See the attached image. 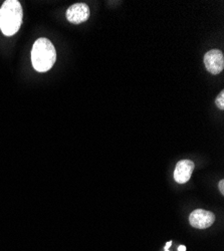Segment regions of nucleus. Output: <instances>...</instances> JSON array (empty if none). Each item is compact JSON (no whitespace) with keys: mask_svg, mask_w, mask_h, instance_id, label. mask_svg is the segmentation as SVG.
I'll return each instance as SVG.
<instances>
[{"mask_svg":"<svg viewBox=\"0 0 224 251\" xmlns=\"http://www.w3.org/2000/svg\"><path fill=\"white\" fill-rule=\"evenodd\" d=\"M165 251H169V250H165Z\"/></svg>","mask_w":224,"mask_h":251,"instance_id":"obj_11","label":"nucleus"},{"mask_svg":"<svg viewBox=\"0 0 224 251\" xmlns=\"http://www.w3.org/2000/svg\"><path fill=\"white\" fill-rule=\"evenodd\" d=\"M56 60V51L48 38H38L31 50V62L34 70L39 73L50 71Z\"/></svg>","mask_w":224,"mask_h":251,"instance_id":"obj_2","label":"nucleus"},{"mask_svg":"<svg viewBox=\"0 0 224 251\" xmlns=\"http://www.w3.org/2000/svg\"><path fill=\"white\" fill-rule=\"evenodd\" d=\"M218 188H219L220 193L223 195V194H224V180H220V181H219Z\"/></svg>","mask_w":224,"mask_h":251,"instance_id":"obj_8","label":"nucleus"},{"mask_svg":"<svg viewBox=\"0 0 224 251\" xmlns=\"http://www.w3.org/2000/svg\"><path fill=\"white\" fill-rule=\"evenodd\" d=\"M215 103L220 110H224V91L220 92V94L215 100Z\"/></svg>","mask_w":224,"mask_h":251,"instance_id":"obj_7","label":"nucleus"},{"mask_svg":"<svg viewBox=\"0 0 224 251\" xmlns=\"http://www.w3.org/2000/svg\"><path fill=\"white\" fill-rule=\"evenodd\" d=\"M24 11L17 0H6L0 8V29L6 36L15 34L23 24Z\"/></svg>","mask_w":224,"mask_h":251,"instance_id":"obj_1","label":"nucleus"},{"mask_svg":"<svg viewBox=\"0 0 224 251\" xmlns=\"http://www.w3.org/2000/svg\"><path fill=\"white\" fill-rule=\"evenodd\" d=\"M195 165L190 160H181L177 163L174 171V179L179 184L187 183L194 171Z\"/></svg>","mask_w":224,"mask_h":251,"instance_id":"obj_6","label":"nucleus"},{"mask_svg":"<svg viewBox=\"0 0 224 251\" xmlns=\"http://www.w3.org/2000/svg\"><path fill=\"white\" fill-rule=\"evenodd\" d=\"M178 251H186V247L184 245H180L178 247Z\"/></svg>","mask_w":224,"mask_h":251,"instance_id":"obj_9","label":"nucleus"},{"mask_svg":"<svg viewBox=\"0 0 224 251\" xmlns=\"http://www.w3.org/2000/svg\"><path fill=\"white\" fill-rule=\"evenodd\" d=\"M214 221L215 215L210 211L203 210V209L194 210L189 216V222L191 226L197 229H206L210 227Z\"/></svg>","mask_w":224,"mask_h":251,"instance_id":"obj_5","label":"nucleus"},{"mask_svg":"<svg viewBox=\"0 0 224 251\" xmlns=\"http://www.w3.org/2000/svg\"><path fill=\"white\" fill-rule=\"evenodd\" d=\"M171 245H172V241H168V242L166 243V245H165V250H168Z\"/></svg>","mask_w":224,"mask_h":251,"instance_id":"obj_10","label":"nucleus"},{"mask_svg":"<svg viewBox=\"0 0 224 251\" xmlns=\"http://www.w3.org/2000/svg\"><path fill=\"white\" fill-rule=\"evenodd\" d=\"M67 19L71 24L80 25L90 18V7L86 3H75L67 10Z\"/></svg>","mask_w":224,"mask_h":251,"instance_id":"obj_4","label":"nucleus"},{"mask_svg":"<svg viewBox=\"0 0 224 251\" xmlns=\"http://www.w3.org/2000/svg\"><path fill=\"white\" fill-rule=\"evenodd\" d=\"M204 65L212 75H219L224 69V55L219 50H212L205 53Z\"/></svg>","mask_w":224,"mask_h":251,"instance_id":"obj_3","label":"nucleus"}]
</instances>
